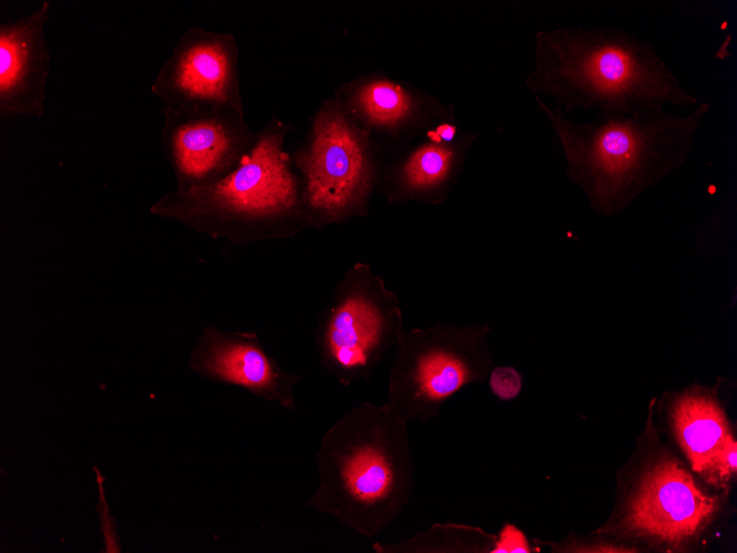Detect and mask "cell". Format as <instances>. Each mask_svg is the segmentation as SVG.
Wrapping results in <instances>:
<instances>
[{"label":"cell","instance_id":"5bb4252c","mask_svg":"<svg viewBox=\"0 0 737 553\" xmlns=\"http://www.w3.org/2000/svg\"><path fill=\"white\" fill-rule=\"evenodd\" d=\"M52 6L43 1L29 14L0 24V118L44 116L51 54L45 25Z\"/></svg>","mask_w":737,"mask_h":553},{"label":"cell","instance_id":"ac0fdd59","mask_svg":"<svg viewBox=\"0 0 737 553\" xmlns=\"http://www.w3.org/2000/svg\"><path fill=\"white\" fill-rule=\"evenodd\" d=\"M489 386L495 396L510 401L520 394L522 377L512 366H496L489 374Z\"/></svg>","mask_w":737,"mask_h":553},{"label":"cell","instance_id":"d6986e66","mask_svg":"<svg viewBox=\"0 0 737 553\" xmlns=\"http://www.w3.org/2000/svg\"><path fill=\"white\" fill-rule=\"evenodd\" d=\"M532 552L524 534L512 524L505 525L496 540L492 553Z\"/></svg>","mask_w":737,"mask_h":553},{"label":"cell","instance_id":"30bf717a","mask_svg":"<svg viewBox=\"0 0 737 553\" xmlns=\"http://www.w3.org/2000/svg\"><path fill=\"white\" fill-rule=\"evenodd\" d=\"M344 113L392 156L456 115L452 105L380 71L362 73L333 93Z\"/></svg>","mask_w":737,"mask_h":553},{"label":"cell","instance_id":"7c38bea8","mask_svg":"<svg viewBox=\"0 0 737 553\" xmlns=\"http://www.w3.org/2000/svg\"><path fill=\"white\" fill-rule=\"evenodd\" d=\"M477 139L457 116L442 120L383 162L376 191L387 204L446 202Z\"/></svg>","mask_w":737,"mask_h":553},{"label":"cell","instance_id":"8992f818","mask_svg":"<svg viewBox=\"0 0 737 553\" xmlns=\"http://www.w3.org/2000/svg\"><path fill=\"white\" fill-rule=\"evenodd\" d=\"M488 325L450 321L399 332L393 349L386 406L403 422L425 424L442 404L493 369Z\"/></svg>","mask_w":737,"mask_h":553},{"label":"cell","instance_id":"ffe728a7","mask_svg":"<svg viewBox=\"0 0 737 553\" xmlns=\"http://www.w3.org/2000/svg\"><path fill=\"white\" fill-rule=\"evenodd\" d=\"M555 552H599V553H622V552H635L634 549L627 546L609 545V544H594V545H552Z\"/></svg>","mask_w":737,"mask_h":553},{"label":"cell","instance_id":"6da1fadb","mask_svg":"<svg viewBox=\"0 0 737 553\" xmlns=\"http://www.w3.org/2000/svg\"><path fill=\"white\" fill-rule=\"evenodd\" d=\"M525 85L567 116L575 109L619 116L698 103L650 41L615 26L537 31Z\"/></svg>","mask_w":737,"mask_h":553},{"label":"cell","instance_id":"ba28073f","mask_svg":"<svg viewBox=\"0 0 737 553\" xmlns=\"http://www.w3.org/2000/svg\"><path fill=\"white\" fill-rule=\"evenodd\" d=\"M238 45L231 33L191 26L174 45L150 91L173 110H233L245 115Z\"/></svg>","mask_w":737,"mask_h":553},{"label":"cell","instance_id":"5b68a950","mask_svg":"<svg viewBox=\"0 0 737 553\" xmlns=\"http://www.w3.org/2000/svg\"><path fill=\"white\" fill-rule=\"evenodd\" d=\"M290 159L300 177L311 228L321 230L370 213L383 155L333 97L319 105Z\"/></svg>","mask_w":737,"mask_h":553},{"label":"cell","instance_id":"9c48e42d","mask_svg":"<svg viewBox=\"0 0 737 553\" xmlns=\"http://www.w3.org/2000/svg\"><path fill=\"white\" fill-rule=\"evenodd\" d=\"M162 115L163 151L180 191L231 174L258 138L245 115L233 110H173L163 106Z\"/></svg>","mask_w":737,"mask_h":553},{"label":"cell","instance_id":"277c9868","mask_svg":"<svg viewBox=\"0 0 737 553\" xmlns=\"http://www.w3.org/2000/svg\"><path fill=\"white\" fill-rule=\"evenodd\" d=\"M291 125L273 116L227 177L186 191L174 189L150 212L236 245L292 237L311 228L301 181L285 149Z\"/></svg>","mask_w":737,"mask_h":553},{"label":"cell","instance_id":"7a4b0ae2","mask_svg":"<svg viewBox=\"0 0 737 553\" xmlns=\"http://www.w3.org/2000/svg\"><path fill=\"white\" fill-rule=\"evenodd\" d=\"M565 160V176L591 210L617 216L647 190L677 171L688 158L711 106L701 100L687 114L664 108L633 115H598L576 121L535 95Z\"/></svg>","mask_w":737,"mask_h":553},{"label":"cell","instance_id":"e0dca14e","mask_svg":"<svg viewBox=\"0 0 737 553\" xmlns=\"http://www.w3.org/2000/svg\"><path fill=\"white\" fill-rule=\"evenodd\" d=\"M736 458L737 443L730 434L704 476L709 482L715 485L722 486L728 482L737 471Z\"/></svg>","mask_w":737,"mask_h":553},{"label":"cell","instance_id":"52a82bcc","mask_svg":"<svg viewBox=\"0 0 737 553\" xmlns=\"http://www.w3.org/2000/svg\"><path fill=\"white\" fill-rule=\"evenodd\" d=\"M397 295L364 263L353 264L317 317L314 350L320 366L341 385L370 380L403 330Z\"/></svg>","mask_w":737,"mask_h":553},{"label":"cell","instance_id":"9a60e30c","mask_svg":"<svg viewBox=\"0 0 737 553\" xmlns=\"http://www.w3.org/2000/svg\"><path fill=\"white\" fill-rule=\"evenodd\" d=\"M671 418L675 438L693 470L704 476L731 434L715 394L704 387L680 393L673 400Z\"/></svg>","mask_w":737,"mask_h":553},{"label":"cell","instance_id":"2e32d148","mask_svg":"<svg viewBox=\"0 0 737 553\" xmlns=\"http://www.w3.org/2000/svg\"><path fill=\"white\" fill-rule=\"evenodd\" d=\"M496 540L478 527L435 523L407 540L389 544L376 542L372 549L376 553H492Z\"/></svg>","mask_w":737,"mask_h":553},{"label":"cell","instance_id":"4fadbf2b","mask_svg":"<svg viewBox=\"0 0 737 553\" xmlns=\"http://www.w3.org/2000/svg\"><path fill=\"white\" fill-rule=\"evenodd\" d=\"M189 368L211 381L244 387L265 401L296 410L295 386L302 375L285 371L255 332L206 326L192 348Z\"/></svg>","mask_w":737,"mask_h":553},{"label":"cell","instance_id":"8fae6325","mask_svg":"<svg viewBox=\"0 0 737 553\" xmlns=\"http://www.w3.org/2000/svg\"><path fill=\"white\" fill-rule=\"evenodd\" d=\"M672 457H662L641 477L626 508L623 535L680 547L695 540L720 508Z\"/></svg>","mask_w":737,"mask_h":553},{"label":"cell","instance_id":"3957f363","mask_svg":"<svg viewBox=\"0 0 737 553\" xmlns=\"http://www.w3.org/2000/svg\"><path fill=\"white\" fill-rule=\"evenodd\" d=\"M407 425L385 403L349 411L321 438L319 487L307 504L363 536L383 532L414 491Z\"/></svg>","mask_w":737,"mask_h":553}]
</instances>
